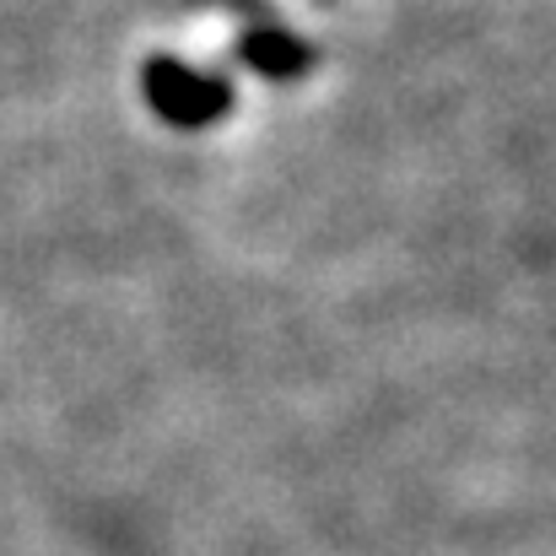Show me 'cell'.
<instances>
[{
    "mask_svg": "<svg viewBox=\"0 0 556 556\" xmlns=\"http://www.w3.org/2000/svg\"><path fill=\"white\" fill-rule=\"evenodd\" d=\"M147 103L179 125V130H205L232 109V87L211 71H194L185 60H147Z\"/></svg>",
    "mask_w": 556,
    "mask_h": 556,
    "instance_id": "cell-1",
    "label": "cell"
},
{
    "mask_svg": "<svg viewBox=\"0 0 556 556\" xmlns=\"http://www.w3.org/2000/svg\"><path fill=\"white\" fill-rule=\"evenodd\" d=\"M238 60L254 65L265 81H298L308 71V43L281 33V27H254L238 38Z\"/></svg>",
    "mask_w": 556,
    "mask_h": 556,
    "instance_id": "cell-2",
    "label": "cell"
}]
</instances>
